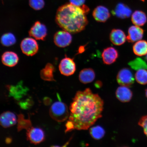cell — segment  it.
<instances>
[{"label": "cell", "mask_w": 147, "mask_h": 147, "mask_svg": "<svg viewBox=\"0 0 147 147\" xmlns=\"http://www.w3.org/2000/svg\"><path fill=\"white\" fill-rule=\"evenodd\" d=\"M104 101L90 88L76 93L69 107L65 132L89 129L102 117Z\"/></svg>", "instance_id": "cell-1"}, {"label": "cell", "mask_w": 147, "mask_h": 147, "mask_svg": "<svg viewBox=\"0 0 147 147\" xmlns=\"http://www.w3.org/2000/svg\"><path fill=\"white\" fill-rule=\"evenodd\" d=\"M86 14L82 7L67 3L58 9L56 21L63 30L76 34L84 30L87 25L88 21Z\"/></svg>", "instance_id": "cell-2"}, {"label": "cell", "mask_w": 147, "mask_h": 147, "mask_svg": "<svg viewBox=\"0 0 147 147\" xmlns=\"http://www.w3.org/2000/svg\"><path fill=\"white\" fill-rule=\"evenodd\" d=\"M51 118L56 122H62L69 118L68 108L64 103L58 101L53 103L49 109Z\"/></svg>", "instance_id": "cell-3"}, {"label": "cell", "mask_w": 147, "mask_h": 147, "mask_svg": "<svg viewBox=\"0 0 147 147\" xmlns=\"http://www.w3.org/2000/svg\"><path fill=\"white\" fill-rule=\"evenodd\" d=\"M117 83L121 86L130 87L135 82L133 73L129 69L124 68L119 71L117 77Z\"/></svg>", "instance_id": "cell-4"}, {"label": "cell", "mask_w": 147, "mask_h": 147, "mask_svg": "<svg viewBox=\"0 0 147 147\" xmlns=\"http://www.w3.org/2000/svg\"><path fill=\"white\" fill-rule=\"evenodd\" d=\"M21 48L24 54L27 56H33L36 54L38 50L37 42L34 38H26L22 41Z\"/></svg>", "instance_id": "cell-5"}, {"label": "cell", "mask_w": 147, "mask_h": 147, "mask_svg": "<svg viewBox=\"0 0 147 147\" xmlns=\"http://www.w3.org/2000/svg\"><path fill=\"white\" fill-rule=\"evenodd\" d=\"M72 37L70 33L65 30L59 31L57 32L54 36V43L60 47H65L70 45Z\"/></svg>", "instance_id": "cell-6"}, {"label": "cell", "mask_w": 147, "mask_h": 147, "mask_svg": "<svg viewBox=\"0 0 147 147\" xmlns=\"http://www.w3.org/2000/svg\"><path fill=\"white\" fill-rule=\"evenodd\" d=\"M27 136L28 140L34 144H39L45 139V134L43 130L32 127L28 129Z\"/></svg>", "instance_id": "cell-7"}, {"label": "cell", "mask_w": 147, "mask_h": 147, "mask_svg": "<svg viewBox=\"0 0 147 147\" xmlns=\"http://www.w3.org/2000/svg\"><path fill=\"white\" fill-rule=\"evenodd\" d=\"M29 34L35 39L44 40L47 35V29L45 25L37 21L31 27Z\"/></svg>", "instance_id": "cell-8"}, {"label": "cell", "mask_w": 147, "mask_h": 147, "mask_svg": "<svg viewBox=\"0 0 147 147\" xmlns=\"http://www.w3.org/2000/svg\"><path fill=\"white\" fill-rule=\"evenodd\" d=\"M59 67L61 73L65 76L73 74L76 70V64L73 60L67 57L61 60Z\"/></svg>", "instance_id": "cell-9"}, {"label": "cell", "mask_w": 147, "mask_h": 147, "mask_svg": "<svg viewBox=\"0 0 147 147\" xmlns=\"http://www.w3.org/2000/svg\"><path fill=\"white\" fill-rule=\"evenodd\" d=\"M102 56L104 63L107 65H110L117 60L119 57V53L115 48L108 47L104 49Z\"/></svg>", "instance_id": "cell-10"}, {"label": "cell", "mask_w": 147, "mask_h": 147, "mask_svg": "<svg viewBox=\"0 0 147 147\" xmlns=\"http://www.w3.org/2000/svg\"><path fill=\"white\" fill-rule=\"evenodd\" d=\"M143 34L144 30L142 28L137 26H132L128 29L127 40L130 43L136 42L142 39Z\"/></svg>", "instance_id": "cell-11"}, {"label": "cell", "mask_w": 147, "mask_h": 147, "mask_svg": "<svg viewBox=\"0 0 147 147\" xmlns=\"http://www.w3.org/2000/svg\"><path fill=\"white\" fill-rule=\"evenodd\" d=\"M92 15L94 19L100 22H105L110 17L109 10L102 5L97 7L93 10Z\"/></svg>", "instance_id": "cell-12"}, {"label": "cell", "mask_w": 147, "mask_h": 147, "mask_svg": "<svg viewBox=\"0 0 147 147\" xmlns=\"http://www.w3.org/2000/svg\"><path fill=\"white\" fill-rule=\"evenodd\" d=\"M112 13L117 18L124 19L130 17L132 10L127 5L123 3H119L112 11Z\"/></svg>", "instance_id": "cell-13"}, {"label": "cell", "mask_w": 147, "mask_h": 147, "mask_svg": "<svg viewBox=\"0 0 147 147\" xmlns=\"http://www.w3.org/2000/svg\"><path fill=\"white\" fill-rule=\"evenodd\" d=\"M17 119L15 115L10 111L3 112L0 116V124L4 128L11 127L16 125Z\"/></svg>", "instance_id": "cell-14"}, {"label": "cell", "mask_w": 147, "mask_h": 147, "mask_svg": "<svg viewBox=\"0 0 147 147\" xmlns=\"http://www.w3.org/2000/svg\"><path fill=\"white\" fill-rule=\"evenodd\" d=\"M110 41L114 45L120 46L126 42V37L124 32L120 29H114L110 34Z\"/></svg>", "instance_id": "cell-15"}, {"label": "cell", "mask_w": 147, "mask_h": 147, "mask_svg": "<svg viewBox=\"0 0 147 147\" xmlns=\"http://www.w3.org/2000/svg\"><path fill=\"white\" fill-rule=\"evenodd\" d=\"M116 96L118 100L123 102H129L133 96V93L128 87L121 86L117 88Z\"/></svg>", "instance_id": "cell-16"}, {"label": "cell", "mask_w": 147, "mask_h": 147, "mask_svg": "<svg viewBox=\"0 0 147 147\" xmlns=\"http://www.w3.org/2000/svg\"><path fill=\"white\" fill-rule=\"evenodd\" d=\"M18 61L19 58L17 54L13 51H6L2 55V62L4 65L9 67H12L16 66Z\"/></svg>", "instance_id": "cell-17"}, {"label": "cell", "mask_w": 147, "mask_h": 147, "mask_svg": "<svg viewBox=\"0 0 147 147\" xmlns=\"http://www.w3.org/2000/svg\"><path fill=\"white\" fill-rule=\"evenodd\" d=\"M95 73L92 69L86 68L82 70L80 73L79 78L82 84H86L90 83L94 80Z\"/></svg>", "instance_id": "cell-18"}, {"label": "cell", "mask_w": 147, "mask_h": 147, "mask_svg": "<svg viewBox=\"0 0 147 147\" xmlns=\"http://www.w3.org/2000/svg\"><path fill=\"white\" fill-rule=\"evenodd\" d=\"M146 15L142 11L137 10L131 16V21L134 24L138 26H143L146 22Z\"/></svg>", "instance_id": "cell-19"}, {"label": "cell", "mask_w": 147, "mask_h": 147, "mask_svg": "<svg viewBox=\"0 0 147 147\" xmlns=\"http://www.w3.org/2000/svg\"><path fill=\"white\" fill-rule=\"evenodd\" d=\"M133 52L138 56H145L147 54V42L140 40L136 42L133 46Z\"/></svg>", "instance_id": "cell-20"}, {"label": "cell", "mask_w": 147, "mask_h": 147, "mask_svg": "<svg viewBox=\"0 0 147 147\" xmlns=\"http://www.w3.org/2000/svg\"><path fill=\"white\" fill-rule=\"evenodd\" d=\"M55 71V67L52 64L47 63L40 73L42 79L44 80L53 81H55L53 76V72Z\"/></svg>", "instance_id": "cell-21"}, {"label": "cell", "mask_w": 147, "mask_h": 147, "mask_svg": "<svg viewBox=\"0 0 147 147\" xmlns=\"http://www.w3.org/2000/svg\"><path fill=\"white\" fill-rule=\"evenodd\" d=\"M89 133L92 138L96 140L102 139L105 134L104 129L100 126H96L90 128Z\"/></svg>", "instance_id": "cell-22"}, {"label": "cell", "mask_w": 147, "mask_h": 147, "mask_svg": "<svg viewBox=\"0 0 147 147\" xmlns=\"http://www.w3.org/2000/svg\"><path fill=\"white\" fill-rule=\"evenodd\" d=\"M1 41L2 45L3 46L9 47L16 43V38L12 33H7L1 36Z\"/></svg>", "instance_id": "cell-23"}, {"label": "cell", "mask_w": 147, "mask_h": 147, "mask_svg": "<svg viewBox=\"0 0 147 147\" xmlns=\"http://www.w3.org/2000/svg\"><path fill=\"white\" fill-rule=\"evenodd\" d=\"M128 64L130 67L135 70L141 69H147V64L144 60L140 58L135 59L129 62Z\"/></svg>", "instance_id": "cell-24"}, {"label": "cell", "mask_w": 147, "mask_h": 147, "mask_svg": "<svg viewBox=\"0 0 147 147\" xmlns=\"http://www.w3.org/2000/svg\"><path fill=\"white\" fill-rule=\"evenodd\" d=\"M136 81L139 84L145 85L147 84V69H141L137 71L135 74Z\"/></svg>", "instance_id": "cell-25"}, {"label": "cell", "mask_w": 147, "mask_h": 147, "mask_svg": "<svg viewBox=\"0 0 147 147\" xmlns=\"http://www.w3.org/2000/svg\"><path fill=\"white\" fill-rule=\"evenodd\" d=\"M29 5L34 10H39L43 8L45 2L44 0H29Z\"/></svg>", "instance_id": "cell-26"}, {"label": "cell", "mask_w": 147, "mask_h": 147, "mask_svg": "<svg viewBox=\"0 0 147 147\" xmlns=\"http://www.w3.org/2000/svg\"><path fill=\"white\" fill-rule=\"evenodd\" d=\"M138 124L143 128L144 133L147 137V115L141 117L140 119Z\"/></svg>", "instance_id": "cell-27"}, {"label": "cell", "mask_w": 147, "mask_h": 147, "mask_svg": "<svg viewBox=\"0 0 147 147\" xmlns=\"http://www.w3.org/2000/svg\"><path fill=\"white\" fill-rule=\"evenodd\" d=\"M71 4L78 7H81L85 3L86 0H69Z\"/></svg>", "instance_id": "cell-28"}, {"label": "cell", "mask_w": 147, "mask_h": 147, "mask_svg": "<svg viewBox=\"0 0 147 147\" xmlns=\"http://www.w3.org/2000/svg\"><path fill=\"white\" fill-rule=\"evenodd\" d=\"M146 96L147 98V89H146Z\"/></svg>", "instance_id": "cell-29"}, {"label": "cell", "mask_w": 147, "mask_h": 147, "mask_svg": "<svg viewBox=\"0 0 147 147\" xmlns=\"http://www.w3.org/2000/svg\"><path fill=\"white\" fill-rule=\"evenodd\" d=\"M146 55V60L147 61V55Z\"/></svg>", "instance_id": "cell-30"}, {"label": "cell", "mask_w": 147, "mask_h": 147, "mask_svg": "<svg viewBox=\"0 0 147 147\" xmlns=\"http://www.w3.org/2000/svg\"><path fill=\"white\" fill-rule=\"evenodd\" d=\"M141 1H144V0H141Z\"/></svg>", "instance_id": "cell-31"}]
</instances>
